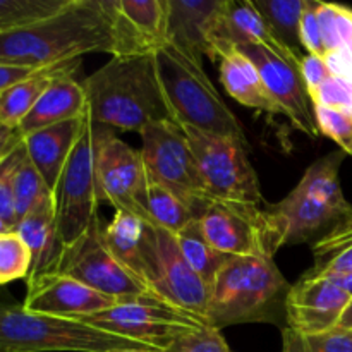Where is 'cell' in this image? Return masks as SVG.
Instances as JSON below:
<instances>
[{
    "instance_id": "cell-45",
    "label": "cell",
    "mask_w": 352,
    "mask_h": 352,
    "mask_svg": "<svg viewBox=\"0 0 352 352\" xmlns=\"http://www.w3.org/2000/svg\"><path fill=\"white\" fill-rule=\"evenodd\" d=\"M282 352H308L306 340L292 329L282 330Z\"/></svg>"
},
{
    "instance_id": "cell-39",
    "label": "cell",
    "mask_w": 352,
    "mask_h": 352,
    "mask_svg": "<svg viewBox=\"0 0 352 352\" xmlns=\"http://www.w3.org/2000/svg\"><path fill=\"white\" fill-rule=\"evenodd\" d=\"M318 0H308V7L305 10V16L301 19V45L305 48L306 55H320L325 57V43H323L322 28L318 21Z\"/></svg>"
},
{
    "instance_id": "cell-3",
    "label": "cell",
    "mask_w": 352,
    "mask_h": 352,
    "mask_svg": "<svg viewBox=\"0 0 352 352\" xmlns=\"http://www.w3.org/2000/svg\"><path fill=\"white\" fill-rule=\"evenodd\" d=\"M291 284L270 256H230L210 292L208 325L275 323L287 329L285 299Z\"/></svg>"
},
{
    "instance_id": "cell-21",
    "label": "cell",
    "mask_w": 352,
    "mask_h": 352,
    "mask_svg": "<svg viewBox=\"0 0 352 352\" xmlns=\"http://www.w3.org/2000/svg\"><path fill=\"white\" fill-rule=\"evenodd\" d=\"M219 45H232V47L258 45L294 67L299 69L301 65V58L296 57L285 45L277 40L267 21L254 7L253 0H226L223 2L222 16L217 24L215 38H213L215 58Z\"/></svg>"
},
{
    "instance_id": "cell-35",
    "label": "cell",
    "mask_w": 352,
    "mask_h": 352,
    "mask_svg": "<svg viewBox=\"0 0 352 352\" xmlns=\"http://www.w3.org/2000/svg\"><path fill=\"white\" fill-rule=\"evenodd\" d=\"M320 136H327L339 144L340 151L352 157V116L327 107L313 105Z\"/></svg>"
},
{
    "instance_id": "cell-4",
    "label": "cell",
    "mask_w": 352,
    "mask_h": 352,
    "mask_svg": "<svg viewBox=\"0 0 352 352\" xmlns=\"http://www.w3.org/2000/svg\"><path fill=\"white\" fill-rule=\"evenodd\" d=\"M344 157V151H333L315 160L282 201L267 206L282 248L315 243L352 219V205L340 186Z\"/></svg>"
},
{
    "instance_id": "cell-16",
    "label": "cell",
    "mask_w": 352,
    "mask_h": 352,
    "mask_svg": "<svg viewBox=\"0 0 352 352\" xmlns=\"http://www.w3.org/2000/svg\"><path fill=\"white\" fill-rule=\"evenodd\" d=\"M112 57L153 55L167 40V0H109Z\"/></svg>"
},
{
    "instance_id": "cell-40",
    "label": "cell",
    "mask_w": 352,
    "mask_h": 352,
    "mask_svg": "<svg viewBox=\"0 0 352 352\" xmlns=\"http://www.w3.org/2000/svg\"><path fill=\"white\" fill-rule=\"evenodd\" d=\"M308 352H352V330L332 329L305 337Z\"/></svg>"
},
{
    "instance_id": "cell-26",
    "label": "cell",
    "mask_w": 352,
    "mask_h": 352,
    "mask_svg": "<svg viewBox=\"0 0 352 352\" xmlns=\"http://www.w3.org/2000/svg\"><path fill=\"white\" fill-rule=\"evenodd\" d=\"M78 67L79 60L52 65V67H47L38 72V74L31 76L26 81L17 82L12 88L0 93V124H6V126L17 129L21 122L30 116V112L36 105V102L43 95L52 79L65 71H76Z\"/></svg>"
},
{
    "instance_id": "cell-12",
    "label": "cell",
    "mask_w": 352,
    "mask_h": 352,
    "mask_svg": "<svg viewBox=\"0 0 352 352\" xmlns=\"http://www.w3.org/2000/svg\"><path fill=\"white\" fill-rule=\"evenodd\" d=\"M96 189L100 201L155 227L148 210V175L141 150L96 124Z\"/></svg>"
},
{
    "instance_id": "cell-20",
    "label": "cell",
    "mask_w": 352,
    "mask_h": 352,
    "mask_svg": "<svg viewBox=\"0 0 352 352\" xmlns=\"http://www.w3.org/2000/svg\"><path fill=\"white\" fill-rule=\"evenodd\" d=\"M102 239L112 256L140 280L153 291L157 280V241L155 227L141 222L136 217L116 212L113 219L103 226Z\"/></svg>"
},
{
    "instance_id": "cell-28",
    "label": "cell",
    "mask_w": 352,
    "mask_h": 352,
    "mask_svg": "<svg viewBox=\"0 0 352 352\" xmlns=\"http://www.w3.org/2000/svg\"><path fill=\"white\" fill-rule=\"evenodd\" d=\"M258 12L263 16L270 30L282 45L298 58H305L301 45V19L308 7V0H253Z\"/></svg>"
},
{
    "instance_id": "cell-32",
    "label": "cell",
    "mask_w": 352,
    "mask_h": 352,
    "mask_svg": "<svg viewBox=\"0 0 352 352\" xmlns=\"http://www.w3.org/2000/svg\"><path fill=\"white\" fill-rule=\"evenodd\" d=\"M71 0H0V34L50 17Z\"/></svg>"
},
{
    "instance_id": "cell-38",
    "label": "cell",
    "mask_w": 352,
    "mask_h": 352,
    "mask_svg": "<svg viewBox=\"0 0 352 352\" xmlns=\"http://www.w3.org/2000/svg\"><path fill=\"white\" fill-rule=\"evenodd\" d=\"M164 352H232L222 332L213 327H203L182 337Z\"/></svg>"
},
{
    "instance_id": "cell-49",
    "label": "cell",
    "mask_w": 352,
    "mask_h": 352,
    "mask_svg": "<svg viewBox=\"0 0 352 352\" xmlns=\"http://www.w3.org/2000/svg\"><path fill=\"white\" fill-rule=\"evenodd\" d=\"M124 352H157V351H124Z\"/></svg>"
},
{
    "instance_id": "cell-9",
    "label": "cell",
    "mask_w": 352,
    "mask_h": 352,
    "mask_svg": "<svg viewBox=\"0 0 352 352\" xmlns=\"http://www.w3.org/2000/svg\"><path fill=\"white\" fill-rule=\"evenodd\" d=\"M181 129L188 138L210 198L263 205L260 179L248 155V144L195 127L182 126Z\"/></svg>"
},
{
    "instance_id": "cell-31",
    "label": "cell",
    "mask_w": 352,
    "mask_h": 352,
    "mask_svg": "<svg viewBox=\"0 0 352 352\" xmlns=\"http://www.w3.org/2000/svg\"><path fill=\"white\" fill-rule=\"evenodd\" d=\"M52 196H54V191L48 188L45 179L30 160L23 144V153H21L19 164L14 174V206H16L17 223Z\"/></svg>"
},
{
    "instance_id": "cell-19",
    "label": "cell",
    "mask_w": 352,
    "mask_h": 352,
    "mask_svg": "<svg viewBox=\"0 0 352 352\" xmlns=\"http://www.w3.org/2000/svg\"><path fill=\"white\" fill-rule=\"evenodd\" d=\"M226 0H167V40L189 60L203 67V58L215 62L217 24Z\"/></svg>"
},
{
    "instance_id": "cell-7",
    "label": "cell",
    "mask_w": 352,
    "mask_h": 352,
    "mask_svg": "<svg viewBox=\"0 0 352 352\" xmlns=\"http://www.w3.org/2000/svg\"><path fill=\"white\" fill-rule=\"evenodd\" d=\"M55 222L64 248L81 239L98 219L96 189V124L88 105L81 116L78 141L54 189Z\"/></svg>"
},
{
    "instance_id": "cell-23",
    "label": "cell",
    "mask_w": 352,
    "mask_h": 352,
    "mask_svg": "<svg viewBox=\"0 0 352 352\" xmlns=\"http://www.w3.org/2000/svg\"><path fill=\"white\" fill-rule=\"evenodd\" d=\"M217 58L220 62V81L236 102L268 116H280L277 103L246 55L241 54L232 45H219Z\"/></svg>"
},
{
    "instance_id": "cell-11",
    "label": "cell",
    "mask_w": 352,
    "mask_h": 352,
    "mask_svg": "<svg viewBox=\"0 0 352 352\" xmlns=\"http://www.w3.org/2000/svg\"><path fill=\"white\" fill-rule=\"evenodd\" d=\"M198 226L203 236L227 256H270L280 250V241L267 206L229 199H212Z\"/></svg>"
},
{
    "instance_id": "cell-44",
    "label": "cell",
    "mask_w": 352,
    "mask_h": 352,
    "mask_svg": "<svg viewBox=\"0 0 352 352\" xmlns=\"http://www.w3.org/2000/svg\"><path fill=\"white\" fill-rule=\"evenodd\" d=\"M23 143L19 129L9 127L6 124H0V164Z\"/></svg>"
},
{
    "instance_id": "cell-27",
    "label": "cell",
    "mask_w": 352,
    "mask_h": 352,
    "mask_svg": "<svg viewBox=\"0 0 352 352\" xmlns=\"http://www.w3.org/2000/svg\"><path fill=\"white\" fill-rule=\"evenodd\" d=\"M315 263L306 274L344 277L352 274V219L339 226L313 243Z\"/></svg>"
},
{
    "instance_id": "cell-47",
    "label": "cell",
    "mask_w": 352,
    "mask_h": 352,
    "mask_svg": "<svg viewBox=\"0 0 352 352\" xmlns=\"http://www.w3.org/2000/svg\"><path fill=\"white\" fill-rule=\"evenodd\" d=\"M337 280L340 282V285H342V287H344V291H346L347 294H349L351 298H352V274L344 275V277H339V278H337Z\"/></svg>"
},
{
    "instance_id": "cell-48",
    "label": "cell",
    "mask_w": 352,
    "mask_h": 352,
    "mask_svg": "<svg viewBox=\"0 0 352 352\" xmlns=\"http://www.w3.org/2000/svg\"><path fill=\"white\" fill-rule=\"evenodd\" d=\"M9 230H14V229H10V227L7 226L2 219H0V234H6V232H9Z\"/></svg>"
},
{
    "instance_id": "cell-22",
    "label": "cell",
    "mask_w": 352,
    "mask_h": 352,
    "mask_svg": "<svg viewBox=\"0 0 352 352\" xmlns=\"http://www.w3.org/2000/svg\"><path fill=\"white\" fill-rule=\"evenodd\" d=\"M74 72L65 71L52 79L30 116L17 127L21 136L24 138L45 127L79 119L82 116L88 100H86L85 85L74 78Z\"/></svg>"
},
{
    "instance_id": "cell-41",
    "label": "cell",
    "mask_w": 352,
    "mask_h": 352,
    "mask_svg": "<svg viewBox=\"0 0 352 352\" xmlns=\"http://www.w3.org/2000/svg\"><path fill=\"white\" fill-rule=\"evenodd\" d=\"M299 72H301L302 81L308 88V93L318 88L323 81H327L332 76L325 57H320V55H306L299 65Z\"/></svg>"
},
{
    "instance_id": "cell-1",
    "label": "cell",
    "mask_w": 352,
    "mask_h": 352,
    "mask_svg": "<svg viewBox=\"0 0 352 352\" xmlns=\"http://www.w3.org/2000/svg\"><path fill=\"white\" fill-rule=\"evenodd\" d=\"M109 0H71L57 14L0 34V64L45 69L82 55H112Z\"/></svg>"
},
{
    "instance_id": "cell-15",
    "label": "cell",
    "mask_w": 352,
    "mask_h": 352,
    "mask_svg": "<svg viewBox=\"0 0 352 352\" xmlns=\"http://www.w3.org/2000/svg\"><path fill=\"white\" fill-rule=\"evenodd\" d=\"M351 299L336 277L305 274L285 299L287 329L302 337L337 329Z\"/></svg>"
},
{
    "instance_id": "cell-46",
    "label": "cell",
    "mask_w": 352,
    "mask_h": 352,
    "mask_svg": "<svg viewBox=\"0 0 352 352\" xmlns=\"http://www.w3.org/2000/svg\"><path fill=\"white\" fill-rule=\"evenodd\" d=\"M339 329H346V330H352V299L349 302V306L346 308V311H344L342 318H340L339 322Z\"/></svg>"
},
{
    "instance_id": "cell-18",
    "label": "cell",
    "mask_w": 352,
    "mask_h": 352,
    "mask_svg": "<svg viewBox=\"0 0 352 352\" xmlns=\"http://www.w3.org/2000/svg\"><path fill=\"white\" fill-rule=\"evenodd\" d=\"M117 302L119 299L102 294L69 275L52 272L28 278V292L23 306L28 311L82 320L105 311Z\"/></svg>"
},
{
    "instance_id": "cell-17",
    "label": "cell",
    "mask_w": 352,
    "mask_h": 352,
    "mask_svg": "<svg viewBox=\"0 0 352 352\" xmlns=\"http://www.w3.org/2000/svg\"><path fill=\"white\" fill-rule=\"evenodd\" d=\"M157 280L153 291L162 301L191 313L208 325L210 287L184 260L174 234L155 227Z\"/></svg>"
},
{
    "instance_id": "cell-24",
    "label": "cell",
    "mask_w": 352,
    "mask_h": 352,
    "mask_svg": "<svg viewBox=\"0 0 352 352\" xmlns=\"http://www.w3.org/2000/svg\"><path fill=\"white\" fill-rule=\"evenodd\" d=\"M14 230L30 248L31 272L28 278L57 272L64 253V244L60 243L55 222L54 196L45 199L33 212L19 220Z\"/></svg>"
},
{
    "instance_id": "cell-6",
    "label": "cell",
    "mask_w": 352,
    "mask_h": 352,
    "mask_svg": "<svg viewBox=\"0 0 352 352\" xmlns=\"http://www.w3.org/2000/svg\"><path fill=\"white\" fill-rule=\"evenodd\" d=\"M157 351L79 320L28 311L0 291V352Z\"/></svg>"
},
{
    "instance_id": "cell-2",
    "label": "cell",
    "mask_w": 352,
    "mask_h": 352,
    "mask_svg": "<svg viewBox=\"0 0 352 352\" xmlns=\"http://www.w3.org/2000/svg\"><path fill=\"white\" fill-rule=\"evenodd\" d=\"M82 85L88 110L98 126L140 134L150 124L172 120L153 55L112 57Z\"/></svg>"
},
{
    "instance_id": "cell-34",
    "label": "cell",
    "mask_w": 352,
    "mask_h": 352,
    "mask_svg": "<svg viewBox=\"0 0 352 352\" xmlns=\"http://www.w3.org/2000/svg\"><path fill=\"white\" fill-rule=\"evenodd\" d=\"M31 253L19 234L9 230L0 234V285L30 277Z\"/></svg>"
},
{
    "instance_id": "cell-42",
    "label": "cell",
    "mask_w": 352,
    "mask_h": 352,
    "mask_svg": "<svg viewBox=\"0 0 352 352\" xmlns=\"http://www.w3.org/2000/svg\"><path fill=\"white\" fill-rule=\"evenodd\" d=\"M325 60L332 76H337L352 85V40L344 47L329 52L325 55Z\"/></svg>"
},
{
    "instance_id": "cell-13",
    "label": "cell",
    "mask_w": 352,
    "mask_h": 352,
    "mask_svg": "<svg viewBox=\"0 0 352 352\" xmlns=\"http://www.w3.org/2000/svg\"><path fill=\"white\" fill-rule=\"evenodd\" d=\"M102 230L103 223L98 217L82 234L81 239L64 248L57 268L58 274L69 275L88 287L119 301L133 298L160 299L112 256L102 239Z\"/></svg>"
},
{
    "instance_id": "cell-29",
    "label": "cell",
    "mask_w": 352,
    "mask_h": 352,
    "mask_svg": "<svg viewBox=\"0 0 352 352\" xmlns=\"http://www.w3.org/2000/svg\"><path fill=\"white\" fill-rule=\"evenodd\" d=\"M174 237L177 241V246L184 260L191 265L192 270L201 277V280L208 285L210 292H212V285L215 282L217 275H219L220 268L226 265V261L230 256L217 251L206 241L201 229H199L198 220L189 223L184 230L175 234Z\"/></svg>"
},
{
    "instance_id": "cell-36",
    "label": "cell",
    "mask_w": 352,
    "mask_h": 352,
    "mask_svg": "<svg viewBox=\"0 0 352 352\" xmlns=\"http://www.w3.org/2000/svg\"><path fill=\"white\" fill-rule=\"evenodd\" d=\"M313 105L327 107L352 116V85L337 76H330L318 88L309 91Z\"/></svg>"
},
{
    "instance_id": "cell-37",
    "label": "cell",
    "mask_w": 352,
    "mask_h": 352,
    "mask_svg": "<svg viewBox=\"0 0 352 352\" xmlns=\"http://www.w3.org/2000/svg\"><path fill=\"white\" fill-rule=\"evenodd\" d=\"M23 153V143L0 164V219L10 227L16 229L17 215L14 206V174Z\"/></svg>"
},
{
    "instance_id": "cell-5",
    "label": "cell",
    "mask_w": 352,
    "mask_h": 352,
    "mask_svg": "<svg viewBox=\"0 0 352 352\" xmlns=\"http://www.w3.org/2000/svg\"><path fill=\"white\" fill-rule=\"evenodd\" d=\"M153 58L172 122L232 138L250 146L243 124L223 102L201 65L189 60L170 43L158 48Z\"/></svg>"
},
{
    "instance_id": "cell-30",
    "label": "cell",
    "mask_w": 352,
    "mask_h": 352,
    "mask_svg": "<svg viewBox=\"0 0 352 352\" xmlns=\"http://www.w3.org/2000/svg\"><path fill=\"white\" fill-rule=\"evenodd\" d=\"M148 210L155 227H160L174 236L196 220L195 212L188 203L168 189L151 182H148Z\"/></svg>"
},
{
    "instance_id": "cell-43",
    "label": "cell",
    "mask_w": 352,
    "mask_h": 352,
    "mask_svg": "<svg viewBox=\"0 0 352 352\" xmlns=\"http://www.w3.org/2000/svg\"><path fill=\"white\" fill-rule=\"evenodd\" d=\"M41 71H43V69H30V67H17V65L0 64V93L12 88V86L17 85V82L26 81V79H30L31 76L38 74V72Z\"/></svg>"
},
{
    "instance_id": "cell-33",
    "label": "cell",
    "mask_w": 352,
    "mask_h": 352,
    "mask_svg": "<svg viewBox=\"0 0 352 352\" xmlns=\"http://www.w3.org/2000/svg\"><path fill=\"white\" fill-rule=\"evenodd\" d=\"M316 10L327 54L349 43L352 40V9L340 3L318 0Z\"/></svg>"
},
{
    "instance_id": "cell-25",
    "label": "cell",
    "mask_w": 352,
    "mask_h": 352,
    "mask_svg": "<svg viewBox=\"0 0 352 352\" xmlns=\"http://www.w3.org/2000/svg\"><path fill=\"white\" fill-rule=\"evenodd\" d=\"M79 129H81V117L45 127L23 138L26 155L52 191L57 186L69 155L78 141Z\"/></svg>"
},
{
    "instance_id": "cell-14",
    "label": "cell",
    "mask_w": 352,
    "mask_h": 352,
    "mask_svg": "<svg viewBox=\"0 0 352 352\" xmlns=\"http://www.w3.org/2000/svg\"><path fill=\"white\" fill-rule=\"evenodd\" d=\"M236 48L254 64L280 116L309 140L320 138L311 98L299 69L258 45H241Z\"/></svg>"
},
{
    "instance_id": "cell-10",
    "label": "cell",
    "mask_w": 352,
    "mask_h": 352,
    "mask_svg": "<svg viewBox=\"0 0 352 352\" xmlns=\"http://www.w3.org/2000/svg\"><path fill=\"white\" fill-rule=\"evenodd\" d=\"M119 337L146 344L160 352L206 325L191 313L157 298L122 299L112 308L79 320Z\"/></svg>"
},
{
    "instance_id": "cell-8",
    "label": "cell",
    "mask_w": 352,
    "mask_h": 352,
    "mask_svg": "<svg viewBox=\"0 0 352 352\" xmlns=\"http://www.w3.org/2000/svg\"><path fill=\"white\" fill-rule=\"evenodd\" d=\"M140 136L143 141L141 157L148 182L179 196L191 206L198 220L213 198L206 192L184 131L172 120H165L146 126Z\"/></svg>"
}]
</instances>
